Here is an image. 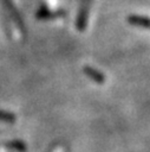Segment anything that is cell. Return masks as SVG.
Wrapping results in <instances>:
<instances>
[{"label":"cell","instance_id":"7a4b0ae2","mask_svg":"<svg viewBox=\"0 0 150 152\" xmlns=\"http://www.w3.org/2000/svg\"><path fill=\"white\" fill-rule=\"evenodd\" d=\"M86 72H87L89 75H92V74H93V75H97V72H96V71H93L92 69H87V70H86ZM98 74H99V72H98ZM99 76H100V75H98V77H97V76H93V78H94V80H97V81H98V80H99V81H102V77H99Z\"/></svg>","mask_w":150,"mask_h":152},{"label":"cell","instance_id":"6da1fadb","mask_svg":"<svg viewBox=\"0 0 150 152\" xmlns=\"http://www.w3.org/2000/svg\"><path fill=\"white\" fill-rule=\"evenodd\" d=\"M130 21L132 24H137L139 26H150V20L148 18H143V17H131Z\"/></svg>","mask_w":150,"mask_h":152}]
</instances>
